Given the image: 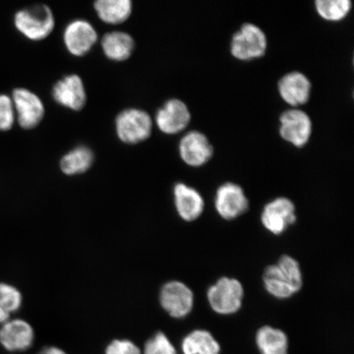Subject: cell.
Instances as JSON below:
<instances>
[{
  "label": "cell",
  "mask_w": 354,
  "mask_h": 354,
  "mask_svg": "<svg viewBox=\"0 0 354 354\" xmlns=\"http://www.w3.org/2000/svg\"><path fill=\"white\" fill-rule=\"evenodd\" d=\"M296 219L294 203L286 197H279L269 202L261 215L263 227L275 236L284 233L295 223Z\"/></svg>",
  "instance_id": "9c48e42d"
},
{
  "label": "cell",
  "mask_w": 354,
  "mask_h": 354,
  "mask_svg": "<svg viewBox=\"0 0 354 354\" xmlns=\"http://www.w3.org/2000/svg\"><path fill=\"white\" fill-rule=\"evenodd\" d=\"M183 354H221V345L209 331L194 330L181 342Z\"/></svg>",
  "instance_id": "ffe728a7"
},
{
  "label": "cell",
  "mask_w": 354,
  "mask_h": 354,
  "mask_svg": "<svg viewBox=\"0 0 354 354\" xmlns=\"http://www.w3.org/2000/svg\"><path fill=\"white\" fill-rule=\"evenodd\" d=\"M38 354H68L65 351H63V349H61L60 348L51 346V347H47L42 349L41 353H39Z\"/></svg>",
  "instance_id": "83f0119b"
},
{
  "label": "cell",
  "mask_w": 354,
  "mask_h": 354,
  "mask_svg": "<svg viewBox=\"0 0 354 354\" xmlns=\"http://www.w3.org/2000/svg\"><path fill=\"white\" fill-rule=\"evenodd\" d=\"M215 209L225 220L231 221L239 218L249 209L245 192L236 183H224L216 189Z\"/></svg>",
  "instance_id": "30bf717a"
},
{
  "label": "cell",
  "mask_w": 354,
  "mask_h": 354,
  "mask_svg": "<svg viewBox=\"0 0 354 354\" xmlns=\"http://www.w3.org/2000/svg\"><path fill=\"white\" fill-rule=\"evenodd\" d=\"M98 41L94 26L86 20L77 19L66 26L64 41L66 50L76 57L85 56Z\"/></svg>",
  "instance_id": "7c38bea8"
},
{
  "label": "cell",
  "mask_w": 354,
  "mask_h": 354,
  "mask_svg": "<svg viewBox=\"0 0 354 354\" xmlns=\"http://www.w3.org/2000/svg\"><path fill=\"white\" fill-rule=\"evenodd\" d=\"M279 121V133L286 142L297 148H303L308 143L313 133V122L305 111L287 109L281 114Z\"/></svg>",
  "instance_id": "8992f818"
},
{
  "label": "cell",
  "mask_w": 354,
  "mask_h": 354,
  "mask_svg": "<svg viewBox=\"0 0 354 354\" xmlns=\"http://www.w3.org/2000/svg\"><path fill=\"white\" fill-rule=\"evenodd\" d=\"M177 214L185 221H194L205 210V201L197 189L185 183H177L174 189Z\"/></svg>",
  "instance_id": "e0dca14e"
},
{
  "label": "cell",
  "mask_w": 354,
  "mask_h": 354,
  "mask_svg": "<svg viewBox=\"0 0 354 354\" xmlns=\"http://www.w3.org/2000/svg\"><path fill=\"white\" fill-rule=\"evenodd\" d=\"M268 46V37L263 30L258 25L247 22L233 34L230 50L236 59L250 61L262 57Z\"/></svg>",
  "instance_id": "3957f363"
},
{
  "label": "cell",
  "mask_w": 354,
  "mask_h": 354,
  "mask_svg": "<svg viewBox=\"0 0 354 354\" xmlns=\"http://www.w3.org/2000/svg\"><path fill=\"white\" fill-rule=\"evenodd\" d=\"M22 304V295L16 287L0 283V305L10 314L19 311Z\"/></svg>",
  "instance_id": "cb8c5ba5"
},
{
  "label": "cell",
  "mask_w": 354,
  "mask_h": 354,
  "mask_svg": "<svg viewBox=\"0 0 354 354\" xmlns=\"http://www.w3.org/2000/svg\"><path fill=\"white\" fill-rule=\"evenodd\" d=\"M243 288L236 279L221 277L207 292L210 307L220 315H232L242 307Z\"/></svg>",
  "instance_id": "277c9868"
},
{
  "label": "cell",
  "mask_w": 354,
  "mask_h": 354,
  "mask_svg": "<svg viewBox=\"0 0 354 354\" xmlns=\"http://www.w3.org/2000/svg\"><path fill=\"white\" fill-rule=\"evenodd\" d=\"M179 153L185 165L198 167L210 161L214 149L205 134L199 131H192L180 140Z\"/></svg>",
  "instance_id": "8fae6325"
},
{
  "label": "cell",
  "mask_w": 354,
  "mask_h": 354,
  "mask_svg": "<svg viewBox=\"0 0 354 354\" xmlns=\"http://www.w3.org/2000/svg\"><path fill=\"white\" fill-rule=\"evenodd\" d=\"M277 88L281 99L295 108L306 104L309 100L312 83L306 75L299 71H293L279 80Z\"/></svg>",
  "instance_id": "9a60e30c"
},
{
  "label": "cell",
  "mask_w": 354,
  "mask_h": 354,
  "mask_svg": "<svg viewBox=\"0 0 354 354\" xmlns=\"http://www.w3.org/2000/svg\"><path fill=\"white\" fill-rule=\"evenodd\" d=\"M13 22L21 35L33 41L46 39L55 26L54 13L46 4L22 8L16 12Z\"/></svg>",
  "instance_id": "7a4b0ae2"
},
{
  "label": "cell",
  "mask_w": 354,
  "mask_h": 354,
  "mask_svg": "<svg viewBox=\"0 0 354 354\" xmlns=\"http://www.w3.org/2000/svg\"><path fill=\"white\" fill-rule=\"evenodd\" d=\"M130 0H98L95 3V10L101 21L108 24H121L132 13Z\"/></svg>",
  "instance_id": "44dd1931"
},
{
  "label": "cell",
  "mask_w": 354,
  "mask_h": 354,
  "mask_svg": "<svg viewBox=\"0 0 354 354\" xmlns=\"http://www.w3.org/2000/svg\"><path fill=\"white\" fill-rule=\"evenodd\" d=\"M34 339L32 326L25 320L10 319L0 329V343L10 352L26 351L32 347Z\"/></svg>",
  "instance_id": "2e32d148"
},
{
  "label": "cell",
  "mask_w": 354,
  "mask_h": 354,
  "mask_svg": "<svg viewBox=\"0 0 354 354\" xmlns=\"http://www.w3.org/2000/svg\"><path fill=\"white\" fill-rule=\"evenodd\" d=\"M101 46L109 59L122 62L131 56L135 48V41L131 35L118 30L105 34L102 38Z\"/></svg>",
  "instance_id": "ac0fdd59"
},
{
  "label": "cell",
  "mask_w": 354,
  "mask_h": 354,
  "mask_svg": "<svg viewBox=\"0 0 354 354\" xmlns=\"http://www.w3.org/2000/svg\"><path fill=\"white\" fill-rule=\"evenodd\" d=\"M266 290L278 299H287L303 287V274L297 260L283 255L277 264L270 265L263 276Z\"/></svg>",
  "instance_id": "6da1fadb"
},
{
  "label": "cell",
  "mask_w": 354,
  "mask_h": 354,
  "mask_svg": "<svg viewBox=\"0 0 354 354\" xmlns=\"http://www.w3.org/2000/svg\"><path fill=\"white\" fill-rule=\"evenodd\" d=\"M15 121V106L11 97L0 94V131H10Z\"/></svg>",
  "instance_id": "484cf974"
},
{
  "label": "cell",
  "mask_w": 354,
  "mask_h": 354,
  "mask_svg": "<svg viewBox=\"0 0 354 354\" xmlns=\"http://www.w3.org/2000/svg\"><path fill=\"white\" fill-rule=\"evenodd\" d=\"M16 120L24 130H32L39 125L46 113L42 100L34 92L26 88H17L12 91Z\"/></svg>",
  "instance_id": "52a82bcc"
},
{
  "label": "cell",
  "mask_w": 354,
  "mask_h": 354,
  "mask_svg": "<svg viewBox=\"0 0 354 354\" xmlns=\"http://www.w3.org/2000/svg\"><path fill=\"white\" fill-rule=\"evenodd\" d=\"M10 319V314L0 305V324H3Z\"/></svg>",
  "instance_id": "f1b7e54d"
},
{
  "label": "cell",
  "mask_w": 354,
  "mask_h": 354,
  "mask_svg": "<svg viewBox=\"0 0 354 354\" xmlns=\"http://www.w3.org/2000/svg\"><path fill=\"white\" fill-rule=\"evenodd\" d=\"M351 0H316V11L323 19L330 21H342L352 10Z\"/></svg>",
  "instance_id": "603a6c76"
},
{
  "label": "cell",
  "mask_w": 354,
  "mask_h": 354,
  "mask_svg": "<svg viewBox=\"0 0 354 354\" xmlns=\"http://www.w3.org/2000/svg\"><path fill=\"white\" fill-rule=\"evenodd\" d=\"M94 153L86 146H78L66 153L60 161L61 171L66 176L85 174L94 162Z\"/></svg>",
  "instance_id": "7402d4cb"
},
{
  "label": "cell",
  "mask_w": 354,
  "mask_h": 354,
  "mask_svg": "<svg viewBox=\"0 0 354 354\" xmlns=\"http://www.w3.org/2000/svg\"><path fill=\"white\" fill-rule=\"evenodd\" d=\"M255 342L260 354H289L287 335L275 327H261L257 331Z\"/></svg>",
  "instance_id": "d6986e66"
},
{
  "label": "cell",
  "mask_w": 354,
  "mask_h": 354,
  "mask_svg": "<svg viewBox=\"0 0 354 354\" xmlns=\"http://www.w3.org/2000/svg\"><path fill=\"white\" fill-rule=\"evenodd\" d=\"M119 140L128 145L144 142L152 134L149 114L139 109H128L118 114L115 122Z\"/></svg>",
  "instance_id": "5b68a950"
},
{
  "label": "cell",
  "mask_w": 354,
  "mask_h": 354,
  "mask_svg": "<svg viewBox=\"0 0 354 354\" xmlns=\"http://www.w3.org/2000/svg\"><path fill=\"white\" fill-rule=\"evenodd\" d=\"M52 95L57 104L71 110H82L86 104L85 86L82 78L76 74L59 80L53 88Z\"/></svg>",
  "instance_id": "5bb4252c"
},
{
  "label": "cell",
  "mask_w": 354,
  "mask_h": 354,
  "mask_svg": "<svg viewBox=\"0 0 354 354\" xmlns=\"http://www.w3.org/2000/svg\"><path fill=\"white\" fill-rule=\"evenodd\" d=\"M159 301L171 317L183 319L192 313L194 298L192 289L185 283L171 281L162 287Z\"/></svg>",
  "instance_id": "ba28073f"
},
{
  "label": "cell",
  "mask_w": 354,
  "mask_h": 354,
  "mask_svg": "<svg viewBox=\"0 0 354 354\" xmlns=\"http://www.w3.org/2000/svg\"><path fill=\"white\" fill-rule=\"evenodd\" d=\"M155 121L162 133L175 135L189 126L192 121V113L184 101L171 99L158 109Z\"/></svg>",
  "instance_id": "4fadbf2b"
},
{
  "label": "cell",
  "mask_w": 354,
  "mask_h": 354,
  "mask_svg": "<svg viewBox=\"0 0 354 354\" xmlns=\"http://www.w3.org/2000/svg\"><path fill=\"white\" fill-rule=\"evenodd\" d=\"M143 354H177V352L167 336L158 332L146 342Z\"/></svg>",
  "instance_id": "d4e9b609"
},
{
  "label": "cell",
  "mask_w": 354,
  "mask_h": 354,
  "mask_svg": "<svg viewBox=\"0 0 354 354\" xmlns=\"http://www.w3.org/2000/svg\"><path fill=\"white\" fill-rule=\"evenodd\" d=\"M105 354H142L135 343L128 339H114L106 348Z\"/></svg>",
  "instance_id": "4316f807"
}]
</instances>
